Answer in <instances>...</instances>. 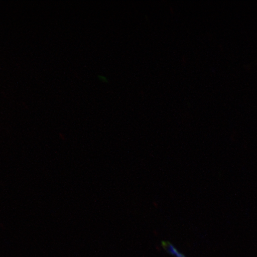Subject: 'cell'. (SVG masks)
Here are the masks:
<instances>
[{"label":"cell","mask_w":257,"mask_h":257,"mask_svg":"<svg viewBox=\"0 0 257 257\" xmlns=\"http://www.w3.org/2000/svg\"><path fill=\"white\" fill-rule=\"evenodd\" d=\"M162 246L169 254L175 257H186L182 253L180 252L176 247L169 242V241H162Z\"/></svg>","instance_id":"cell-1"}]
</instances>
